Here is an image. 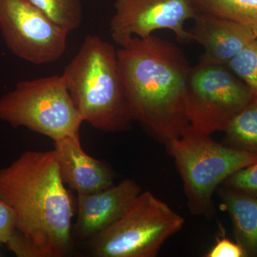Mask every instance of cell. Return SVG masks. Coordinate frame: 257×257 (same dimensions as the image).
<instances>
[{
    "mask_svg": "<svg viewBox=\"0 0 257 257\" xmlns=\"http://www.w3.org/2000/svg\"><path fill=\"white\" fill-rule=\"evenodd\" d=\"M64 184L54 150H29L0 170V200L15 216L7 246L17 256L68 254L75 207Z\"/></svg>",
    "mask_w": 257,
    "mask_h": 257,
    "instance_id": "cell-1",
    "label": "cell"
},
{
    "mask_svg": "<svg viewBox=\"0 0 257 257\" xmlns=\"http://www.w3.org/2000/svg\"><path fill=\"white\" fill-rule=\"evenodd\" d=\"M125 94L134 120L167 145L190 126L186 87L191 67L183 51L160 37H133L117 51Z\"/></svg>",
    "mask_w": 257,
    "mask_h": 257,
    "instance_id": "cell-2",
    "label": "cell"
},
{
    "mask_svg": "<svg viewBox=\"0 0 257 257\" xmlns=\"http://www.w3.org/2000/svg\"><path fill=\"white\" fill-rule=\"evenodd\" d=\"M62 76L83 121L110 133L130 127L133 116L111 44L89 35Z\"/></svg>",
    "mask_w": 257,
    "mask_h": 257,
    "instance_id": "cell-3",
    "label": "cell"
},
{
    "mask_svg": "<svg viewBox=\"0 0 257 257\" xmlns=\"http://www.w3.org/2000/svg\"><path fill=\"white\" fill-rule=\"evenodd\" d=\"M165 146L182 178L192 215L212 216L213 197L219 186L235 172L257 162V154L216 143L211 135L191 126Z\"/></svg>",
    "mask_w": 257,
    "mask_h": 257,
    "instance_id": "cell-4",
    "label": "cell"
},
{
    "mask_svg": "<svg viewBox=\"0 0 257 257\" xmlns=\"http://www.w3.org/2000/svg\"><path fill=\"white\" fill-rule=\"evenodd\" d=\"M0 120L54 142L79 133L83 122L62 74L18 82L0 97Z\"/></svg>",
    "mask_w": 257,
    "mask_h": 257,
    "instance_id": "cell-5",
    "label": "cell"
},
{
    "mask_svg": "<svg viewBox=\"0 0 257 257\" xmlns=\"http://www.w3.org/2000/svg\"><path fill=\"white\" fill-rule=\"evenodd\" d=\"M185 219L152 192H142L126 212L92 239L98 257H155Z\"/></svg>",
    "mask_w": 257,
    "mask_h": 257,
    "instance_id": "cell-6",
    "label": "cell"
},
{
    "mask_svg": "<svg viewBox=\"0 0 257 257\" xmlns=\"http://www.w3.org/2000/svg\"><path fill=\"white\" fill-rule=\"evenodd\" d=\"M255 96L226 64L199 61L191 67L186 87L189 124L208 135L224 132Z\"/></svg>",
    "mask_w": 257,
    "mask_h": 257,
    "instance_id": "cell-7",
    "label": "cell"
},
{
    "mask_svg": "<svg viewBox=\"0 0 257 257\" xmlns=\"http://www.w3.org/2000/svg\"><path fill=\"white\" fill-rule=\"evenodd\" d=\"M0 31L13 55L37 65L60 60L68 32L28 0H0Z\"/></svg>",
    "mask_w": 257,
    "mask_h": 257,
    "instance_id": "cell-8",
    "label": "cell"
},
{
    "mask_svg": "<svg viewBox=\"0 0 257 257\" xmlns=\"http://www.w3.org/2000/svg\"><path fill=\"white\" fill-rule=\"evenodd\" d=\"M114 7L110 34L119 46L133 37L145 38L161 30L173 32L181 43L192 41L184 27L197 15L192 0H115Z\"/></svg>",
    "mask_w": 257,
    "mask_h": 257,
    "instance_id": "cell-9",
    "label": "cell"
},
{
    "mask_svg": "<svg viewBox=\"0 0 257 257\" xmlns=\"http://www.w3.org/2000/svg\"><path fill=\"white\" fill-rule=\"evenodd\" d=\"M141 192L137 182L125 179L99 192L77 194V217L72 236L92 239L119 220Z\"/></svg>",
    "mask_w": 257,
    "mask_h": 257,
    "instance_id": "cell-10",
    "label": "cell"
},
{
    "mask_svg": "<svg viewBox=\"0 0 257 257\" xmlns=\"http://www.w3.org/2000/svg\"><path fill=\"white\" fill-rule=\"evenodd\" d=\"M193 20L189 32L192 41L204 48L201 62L227 65L257 37L251 29L227 19L197 13Z\"/></svg>",
    "mask_w": 257,
    "mask_h": 257,
    "instance_id": "cell-11",
    "label": "cell"
},
{
    "mask_svg": "<svg viewBox=\"0 0 257 257\" xmlns=\"http://www.w3.org/2000/svg\"><path fill=\"white\" fill-rule=\"evenodd\" d=\"M54 150L62 180L77 194L99 192L114 184L105 164L84 151L79 133L55 141Z\"/></svg>",
    "mask_w": 257,
    "mask_h": 257,
    "instance_id": "cell-12",
    "label": "cell"
},
{
    "mask_svg": "<svg viewBox=\"0 0 257 257\" xmlns=\"http://www.w3.org/2000/svg\"><path fill=\"white\" fill-rule=\"evenodd\" d=\"M221 205L232 221L236 242L246 257H257V198L222 186Z\"/></svg>",
    "mask_w": 257,
    "mask_h": 257,
    "instance_id": "cell-13",
    "label": "cell"
},
{
    "mask_svg": "<svg viewBox=\"0 0 257 257\" xmlns=\"http://www.w3.org/2000/svg\"><path fill=\"white\" fill-rule=\"evenodd\" d=\"M197 13L219 17L244 25L257 36V0H192Z\"/></svg>",
    "mask_w": 257,
    "mask_h": 257,
    "instance_id": "cell-14",
    "label": "cell"
},
{
    "mask_svg": "<svg viewBox=\"0 0 257 257\" xmlns=\"http://www.w3.org/2000/svg\"><path fill=\"white\" fill-rule=\"evenodd\" d=\"M224 133V145L257 154V95L235 116Z\"/></svg>",
    "mask_w": 257,
    "mask_h": 257,
    "instance_id": "cell-15",
    "label": "cell"
},
{
    "mask_svg": "<svg viewBox=\"0 0 257 257\" xmlns=\"http://www.w3.org/2000/svg\"><path fill=\"white\" fill-rule=\"evenodd\" d=\"M56 25L68 33L77 30L82 20V0H28Z\"/></svg>",
    "mask_w": 257,
    "mask_h": 257,
    "instance_id": "cell-16",
    "label": "cell"
},
{
    "mask_svg": "<svg viewBox=\"0 0 257 257\" xmlns=\"http://www.w3.org/2000/svg\"><path fill=\"white\" fill-rule=\"evenodd\" d=\"M257 95V37L227 64Z\"/></svg>",
    "mask_w": 257,
    "mask_h": 257,
    "instance_id": "cell-17",
    "label": "cell"
},
{
    "mask_svg": "<svg viewBox=\"0 0 257 257\" xmlns=\"http://www.w3.org/2000/svg\"><path fill=\"white\" fill-rule=\"evenodd\" d=\"M221 185L257 198V162L235 172Z\"/></svg>",
    "mask_w": 257,
    "mask_h": 257,
    "instance_id": "cell-18",
    "label": "cell"
},
{
    "mask_svg": "<svg viewBox=\"0 0 257 257\" xmlns=\"http://www.w3.org/2000/svg\"><path fill=\"white\" fill-rule=\"evenodd\" d=\"M206 257H246L243 248L237 242H234L225 236H216V243Z\"/></svg>",
    "mask_w": 257,
    "mask_h": 257,
    "instance_id": "cell-19",
    "label": "cell"
},
{
    "mask_svg": "<svg viewBox=\"0 0 257 257\" xmlns=\"http://www.w3.org/2000/svg\"><path fill=\"white\" fill-rule=\"evenodd\" d=\"M14 231V214L8 206L0 200V243L8 244Z\"/></svg>",
    "mask_w": 257,
    "mask_h": 257,
    "instance_id": "cell-20",
    "label": "cell"
}]
</instances>
